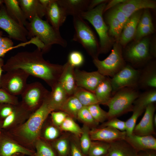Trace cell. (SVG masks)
Masks as SVG:
<instances>
[{"label":"cell","instance_id":"cell-23","mask_svg":"<svg viewBox=\"0 0 156 156\" xmlns=\"http://www.w3.org/2000/svg\"><path fill=\"white\" fill-rule=\"evenodd\" d=\"M67 15L73 16H80L88 10L90 1L87 0H58Z\"/></svg>","mask_w":156,"mask_h":156},{"label":"cell","instance_id":"cell-36","mask_svg":"<svg viewBox=\"0 0 156 156\" xmlns=\"http://www.w3.org/2000/svg\"><path fill=\"white\" fill-rule=\"evenodd\" d=\"M82 129V133L80 136L81 149L83 154L87 155L92 140L90 135V129L88 125H84Z\"/></svg>","mask_w":156,"mask_h":156},{"label":"cell","instance_id":"cell-31","mask_svg":"<svg viewBox=\"0 0 156 156\" xmlns=\"http://www.w3.org/2000/svg\"><path fill=\"white\" fill-rule=\"evenodd\" d=\"M73 95L77 98L83 106L87 107L99 103L94 93L80 87L77 86Z\"/></svg>","mask_w":156,"mask_h":156},{"label":"cell","instance_id":"cell-40","mask_svg":"<svg viewBox=\"0 0 156 156\" xmlns=\"http://www.w3.org/2000/svg\"><path fill=\"white\" fill-rule=\"evenodd\" d=\"M53 146L59 156H67L68 154L70 147L67 139L62 138L57 140L54 143Z\"/></svg>","mask_w":156,"mask_h":156},{"label":"cell","instance_id":"cell-1","mask_svg":"<svg viewBox=\"0 0 156 156\" xmlns=\"http://www.w3.org/2000/svg\"><path fill=\"white\" fill-rule=\"evenodd\" d=\"M41 51H22L9 58L3 67L6 72L20 69L29 75L44 80L51 88L58 82L63 65L53 64L44 59Z\"/></svg>","mask_w":156,"mask_h":156},{"label":"cell","instance_id":"cell-33","mask_svg":"<svg viewBox=\"0 0 156 156\" xmlns=\"http://www.w3.org/2000/svg\"><path fill=\"white\" fill-rule=\"evenodd\" d=\"M109 143L102 141H92L88 155L101 156L108 153Z\"/></svg>","mask_w":156,"mask_h":156},{"label":"cell","instance_id":"cell-19","mask_svg":"<svg viewBox=\"0 0 156 156\" xmlns=\"http://www.w3.org/2000/svg\"><path fill=\"white\" fill-rule=\"evenodd\" d=\"M142 14L141 10L133 14L124 25L119 42L120 45L125 46L134 37L138 25Z\"/></svg>","mask_w":156,"mask_h":156},{"label":"cell","instance_id":"cell-45","mask_svg":"<svg viewBox=\"0 0 156 156\" xmlns=\"http://www.w3.org/2000/svg\"><path fill=\"white\" fill-rule=\"evenodd\" d=\"M52 120L54 123L60 127L66 118L68 116L62 111H53L51 112Z\"/></svg>","mask_w":156,"mask_h":156},{"label":"cell","instance_id":"cell-12","mask_svg":"<svg viewBox=\"0 0 156 156\" xmlns=\"http://www.w3.org/2000/svg\"><path fill=\"white\" fill-rule=\"evenodd\" d=\"M150 42L148 38L136 41L126 50L124 55L126 59L135 65L141 64L148 60L151 57L149 52Z\"/></svg>","mask_w":156,"mask_h":156},{"label":"cell","instance_id":"cell-39","mask_svg":"<svg viewBox=\"0 0 156 156\" xmlns=\"http://www.w3.org/2000/svg\"><path fill=\"white\" fill-rule=\"evenodd\" d=\"M36 148V153L32 156H56L53 149L41 140H38Z\"/></svg>","mask_w":156,"mask_h":156},{"label":"cell","instance_id":"cell-29","mask_svg":"<svg viewBox=\"0 0 156 156\" xmlns=\"http://www.w3.org/2000/svg\"><path fill=\"white\" fill-rule=\"evenodd\" d=\"M156 101V88L148 89L139 94L133 103V108H140L145 110L148 105L154 103Z\"/></svg>","mask_w":156,"mask_h":156},{"label":"cell","instance_id":"cell-51","mask_svg":"<svg viewBox=\"0 0 156 156\" xmlns=\"http://www.w3.org/2000/svg\"><path fill=\"white\" fill-rule=\"evenodd\" d=\"M17 113V107H14L12 112L5 118L3 125V127H6L12 124L15 118Z\"/></svg>","mask_w":156,"mask_h":156},{"label":"cell","instance_id":"cell-6","mask_svg":"<svg viewBox=\"0 0 156 156\" xmlns=\"http://www.w3.org/2000/svg\"><path fill=\"white\" fill-rule=\"evenodd\" d=\"M93 63L97 71L105 77H112L126 65L123 57L121 45L115 43L109 55L103 60L93 59Z\"/></svg>","mask_w":156,"mask_h":156},{"label":"cell","instance_id":"cell-14","mask_svg":"<svg viewBox=\"0 0 156 156\" xmlns=\"http://www.w3.org/2000/svg\"><path fill=\"white\" fill-rule=\"evenodd\" d=\"M92 141H99L110 143L123 140L127 135L125 131H121L114 128L106 127L92 128L90 131Z\"/></svg>","mask_w":156,"mask_h":156},{"label":"cell","instance_id":"cell-11","mask_svg":"<svg viewBox=\"0 0 156 156\" xmlns=\"http://www.w3.org/2000/svg\"><path fill=\"white\" fill-rule=\"evenodd\" d=\"M0 28L6 32L10 38L14 40L22 42L28 41V32L26 27L9 15L3 4L0 8Z\"/></svg>","mask_w":156,"mask_h":156},{"label":"cell","instance_id":"cell-28","mask_svg":"<svg viewBox=\"0 0 156 156\" xmlns=\"http://www.w3.org/2000/svg\"><path fill=\"white\" fill-rule=\"evenodd\" d=\"M110 79L106 77L96 87L94 92L99 103L106 105L112 96Z\"/></svg>","mask_w":156,"mask_h":156},{"label":"cell","instance_id":"cell-2","mask_svg":"<svg viewBox=\"0 0 156 156\" xmlns=\"http://www.w3.org/2000/svg\"><path fill=\"white\" fill-rule=\"evenodd\" d=\"M25 27L28 32V38L37 37L44 44V47L42 52L43 54L47 52L54 44L64 47L67 46V42L62 36L60 30L38 16L28 21Z\"/></svg>","mask_w":156,"mask_h":156},{"label":"cell","instance_id":"cell-55","mask_svg":"<svg viewBox=\"0 0 156 156\" xmlns=\"http://www.w3.org/2000/svg\"><path fill=\"white\" fill-rule=\"evenodd\" d=\"M156 40L154 39L149 44V52L151 56L154 57H156Z\"/></svg>","mask_w":156,"mask_h":156},{"label":"cell","instance_id":"cell-26","mask_svg":"<svg viewBox=\"0 0 156 156\" xmlns=\"http://www.w3.org/2000/svg\"><path fill=\"white\" fill-rule=\"evenodd\" d=\"M4 3L9 15L21 25L25 27L28 21L20 7L18 0H4Z\"/></svg>","mask_w":156,"mask_h":156},{"label":"cell","instance_id":"cell-52","mask_svg":"<svg viewBox=\"0 0 156 156\" xmlns=\"http://www.w3.org/2000/svg\"><path fill=\"white\" fill-rule=\"evenodd\" d=\"M70 148L71 156H83L81 150L74 142L71 143Z\"/></svg>","mask_w":156,"mask_h":156},{"label":"cell","instance_id":"cell-47","mask_svg":"<svg viewBox=\"0 0 156 156\" xmlns=\"http://www.w3.org/2000/svg\"><path fill=\"white\" fill-rule=\"evenodd\" d=\"M0 116L6 118L10 115L13 111L14 105L8 103H0Z\"/></svg>","mask_w":156,"mask_h":156},{"label":"cell","instance_id":"cell-38","mask_svg":"<svg viewBox=\"0 0 156 156\" xmlns=\"http://www.w3.org/2000/svg\"><path fill=\"white\" fill-rule=\"evenodd\" d=\"M77 118L88 126L96 127L99 124L94 119L87 107L83 106L79 112Z\"/></svg>","mask_w":156,"mask_h":156},{"label":"cell","instance_id":"cell-4","mask_svg":"<svg viewBox=\"0 0 156 156\" xmlns=\"http://www.w3.org/2000/svg\"><path fill=\"white\" fill-rule=\"evenodd\" d=\"M106 3H102L93 9L81 13L80 16L89 22L94 27L100 40V53H107L112 44L108 34V28L104 21L103 14Z\"/></svg>","mask_w":156,"mask_h":156},{"label":"cell","instance_id":"cell-21","mask_svg":"<svg viewBox=\"0 0 156 156\" xmlns=\"http://www.w3.org/2000/svg\"><path fill=\"white\" fill-rule=\"evenodd\" d=\"M75 68L67 62L63 65V70L58 81L69 96L73 95L77 87Z\"/></svg>","mask_w":156,"mask_h":156},{"label":"cell","instance_id":"cell-16","mask_svg":"<svg viewBox=\"0 0 156 156\" xmlns=\"http://www.w3.org/2000/svg\"><path fill=\"white\" fill-rule=\"evenodd\" d=\"M155 109L154 103L151 104L146 107L142 119L134 128L133 134L141 136L155 134L153 123Z\"/></svg>","mask_w":156,"mask_h":156},{"label":"cell","instance_id":"cell-44","mask_svg":"<svg viewBox=\"0 0 156 156\" xmlns=\"http://www.w3.org/2000/svg\"><path fill=\"white\" fill-rule=\"evenodd\" d=\"M0 103H5L13 105L18 104V99L1 88H0Z\"/></svg>","mask_w":156,"mask_h":156},{"label":"cell","instance_id":"cell-54","mask_svg":"<svg viewBox=\"0 0 156 156\" xmlns=\"http://www.w3.org/2000/svg\"><path fill=\"white\" fill-rule=\"evenodd\" d=\"M106 0H93L90 1L89 5L88 10H92L99 5L107 1Z\"/></svg>","mask_w":156,"mask_h":156},{"label":"cell","instance_id":"cell-25","mask_svg":"<svg viewBox=\"0 0 156 156\" xmlns=\"http://www.w3.org/2000/svg\"><path fill=\"white\" fill-rule=\"evenodd\" d=\"M109 156H137L138 153L124 139L109 143Z\"/></svg>","mask_w":156,"mask_h":156},{"label":"cell","instance_id":"cell-9","mask_svg":"<svg viewBox=\"0 0 156 156\" xmlns=\"http://www.w3.org/2000/svg\"><path fill=\"white\" fill-rule=\"evenodd\" d=\"M50 92L39 82L27 84L21 94L23 103L22 105L25 109H37L42 104Z\"/></svg>","mask_w":156,"mask_h":156},{"label":"cell","instance_id":"cell-30","mask_svg":"<svg viewBox=\"0 0 156 156\" xmlns=\"http://www.w3.org/2000/svg\"><path fill=\"white\" fill-rule=\"evenodd\" d=\"M83 107L77 98L72 95L68 97L60 110L65 112L73 118H77L79 112Z\"/></svg>","mask_w":156,"mask_h":156},{"label":"cell","instance_id":"cell-22","mask_svg":"<svg viewBox=\"0 0 156 156\" xmlns=\"http://www.w3.org/2000/svg\"><path fill=\"white\" fill-rule=\"evenodd\" d=\"M138 86L146 89L156 88V66L155 63L147 65L140 71Z\"/></svg>","mask_w":156,"mask_h":156},{"label":"cell","instance_id":"cell-61","mask_svg":"<svg viewBox=\"0 0 156 156\" xmlns=\"http://www.w3.org/2000/svg\"><path fill=\"white\" fill-rule=\"evenodd\" d=\"M22 154H21V153H19L15 155L14 156H21Z\"/></svg>","mask_w":156,"mask_h":156},{"label":"cell","instance_id":"cell-20","mask_svg":"<svg viewBox=\"0 0 156 156\" xmlns=\"http://www.w3.org/2000/svg\"><path fill=\"white\" fill-rule=\"evenodd\" d=\"M18 0L20 7L29 21L36 16L42 18L45 16L46 9L39 0Z\"/></svg>","mask_w":156,"mask_h":156},{"label":"cell","instance_id":"cell-37","mask_svg":"<svg viewBox=\"0 0 156 156\" xmlns=\"http://www.w3.org/2000/svg\"><path fill=\"white\" fill-rule=\"evenodd\" d=\"M145 110L140 108H133L131 116L125 122L127 136L133 134V132L138 118Z\"/></svg>","mask_w":156,"mask_h":156},{"label":"cell","instance_id":"cell-42","mask_svg":"<svg viewBox=\"0 0 156 156\" xmlns=\"http://www.w3.org/2000/svg\"><path fill=\"white\" fill-rule=\"evenodd\" d=\"M108 127L116 129L121 131H125V122L117 118L108 120L103 122L101 127Z\"/></svg>","mask_w":156,"mask_h":156},{"label":"cell","instance_id":"cell-59","mask_svg":"<svg viewBox=\"0 0 156 156\" xmlns=\"http://www.w3.org/2000/svg\"><path fill=\"white\" fill-rule=\"evenodd\" d=\"M153 123L154 125L156 127V115L154 114L153 118Z\"/></svg>","mask_w":156,"mask_h":156},{"label":"cell","instance_id":"cell-50","mask_svg":"<svg viewBox=\"0 0 156 156\" xmlns=\"http://www.w3.org/2000/svg\"><path fill=\"white\" fill-rule=\"evenodd\" d=\"M14 46L13 42L10 39L2 36L0 37V49H7Z\"/></svg>","mask_w":156,"mask_h":156},{"label":"cell","instance_id":"cell-41","mask_svg":"<svg viewBox=\"0 0 156 156\" xmlns=\"http://www.w3.org/2000/svg\"><path fill=\"white\" fill-rule=\"evenodd\" d=\"M84 61V59L83 55L79 51H73L68 55L67 62L75 68L81 66Z\"/></svg>","mask_w":156,"mask_h":156},{"label":"cell","instance_id":"cell-49","mask_svg":"<svg viewBox=\"0 0 156 156\" xmlns=\"http://www.w3.org/2000/svg\"><path fill=\"white\" fill-rule=\"evenodd\" d=\"M111 11L123 27L128 19L124 14L115 7Z\"/></svg>","mask_w":156,"mask_h":156},{"label":"cell","instance_id":"cell-57","mask_svg":"<svg viewBox=\"0 0 156 156\" xmlns=\"http://www.w3.org/2000/svg\"><path fill=\"white\" fill-rule=\"evenodd\" d=\"M23 45L22 43H20L12 47L7 49H0V58H2L4 56L5 54L8 51L12 49L17 48L19 47H22Z\"/></svg>","mask_w":156,"mask_h":156},{"label":"cell","instance_id":"cell-8","mask_svg":"<svg viewBox=\"0 0 156 156\" xmlns=\"http://www.w3.org/2000/svg\"><path fill=\"white\" fill-rule=\"evenodd\" d=\"M29 76L20 69L7 72L1 77V88L14 96L21 95L27 84V81Z\"/></svg>","mask_w":156,"mask_h":156},{"label":"cell","instance_id":"cell-7","mask_svg":"<svg viewBox=\"0 0 156 156\" xmlns=\"http://www.w3.org/2000/svg\"><path fill=\"white\" fill-rule=\"evenodd\" d=\"M49 94L21 129L22 135L28 140H32L37 137L43 122L52 112L49 103Z\"/></svg>","mask_w":156,"mask_h":156},{"label":"cell","instance_id":"cell-15","mask_svg":"<svg viewBox=\"0 0 156 156\" xmlns=\"http://www.w3.org/2000/svg\"><path fill=\"white\" fill-rule=\"evenodd\" d=\"M47 21L55 29L59 30L67 15L58 0H51L45 9Z\"/></svg>","mask_w":156,"mask_h":156},{"label":"cell","instance_id":"cell-32","mask_svg":"<svg viewBox=\"0 0 156 156\" xmlns=\"http://www.w3.org/2000/svg\"><path fill=\"white\" fill-rule=\"evenodd\" d=\"M106 18L109 26V34L119 42L123 26L111 11L107 14Z\"/></svg>","mask_w":156,"mask_h":156},{"label":"cell","instance_id":"cell-46","mask_svg":"<svg viewBox=\"0 0 156 156\" xmlns=\"http://www.w3.org/2000/svg\"><path fill=\"white\" fill-rule=\"evenodd\" d=\"M153 25L151 15L148 9H146L142 14L137 27Z\"/></svg>","mask_w":156,"mask_h":156},{"label":"cell","instance_id":"cell-18","mask_svg":"<svg viewBox=\"0 0 156 156\" xmlns=\"http://www.w3.org/2000/svg\"><path fill=\"white\" fill-rule=\"evenodd\" d=\"M124 140L137 152L147 150H156V139L153 135L141 136L132 134Z\"/></svg>","mask_w":156,"mask_h":156},{"label":"cell","instance_id":"cell-27","mask_svg":"<svg viewBox=\"0 0 156 156\" xmlns=\"http://www.w3.org/2000/svg\"><path fill=\"white\" fill-rule=\"evenodd\" d=\"M19 153L32 156L35 153L9 140H5L0 144V156H14Z\"/></svg>","mask_w":156,"mask_h":156},{"label":"cell","instance_id":"cell-53","mask_svg":"<svg viewBox=\"0 0 156 156\" xmlns=\"http://www.w3.org/2000/svg\"><path fill=\"white\" fill-rule=\"evenodd\" d=\"M126 1V0H113L111 1L108 4L106 5L104 12L112 8L115 7L121 3L124 2Z\"/></svg>","mask_w":156,"mask_h":156},{"label":"cell","instance_id":"cell-48","mask_svg":"<svg viewBox=\"0 0 156 156\" xmlns=\"http://www.w3.org/2000/svg\"><path fill=\"white\" fill-rule=\"evenodd\" d=\"M59 132L58 130L55 127L50 126L47 127L44 132V136L48 140H53L57 138L59 136Z\"/></svg>","mask_w":156,"mask_h":156},{"label":"cell","instance_id":"cell-34","mask_svg":"<svg viewBox=\"0 0 156 156\" xmlns=\"http://www.w3.org/2000/svg\"><path fill=\"white\" fill-rule=\"evenodd\" d=\"M59 127L62 130L70 132L78 137H80L82 132V128L69 116Z\"/></svg>","mask_w":156,"mask_h":156},{"label":"cell","instance_id":"cell-24","mask_svg":"<svg viewBox=\"0 0 156 156\" xmlns=\"http://www.w3.org/2000/svg\"><path fill=\"white\" fill-rule=\"evenodd\" d=\"M49 96L50 106L53 111L60 110L67 98L69 96L65 90L58 82L51 88Z\"/></svg>","mask_w":156,"mask_h":156},{"label":"cell","instance_id":"cell-10","mask_svg":"<svg viewBox=\"0 0 156 156\" xmlns=\"http://www.w3.org/2000/svg\"><path fill=\"white\" fill-rule=\"evenodd\" d=\"M140 71L126 65L110 79L112 88V96L118 90L126 87L138 86Z\"/></svg>","mask_w":156,"mask_h":156},{"label":"cell","instance_id":"cell-43","mask_svg":"<svg viewBox=\"0 0 156 156\" xmlns=\"http://www.w3.org/2000/svg\"><path fill=\"white\" fill-rule=\"evenodd\" d=\"M154 30L153 25L137 28L134 36L135 41H138L141 40L143 37L153 33Z\"/></svg>","mask_w":156,"mask_h":156},{"label":"cell","instance_id":"cell-60","mask_svg":"<svg viewBox=\"0 0 156 156\" xmlns=\"http://www.w3.org/2000/svg\"><path fill=\"white\" fill-rule=\"evenodd\" d=\"M4 3V0H0V8Z\"/></svg>","mask_w":156,"mask_h":156},{"label":"cell","instance_id":"cell-13","mask_svg":"<svg viewBox=\"0 0 156 156\" xmlns=\"http://www.w3.org/2000/svg\"><path fill=\"white\" fill-rule=\"evenodd\" d=\"M74 75L77 86L94 94L97 86L106 77L102 75L97 70L87 72L77 68H75Z\"/></svg>","mask_w":156,"mask_h":156},{"label":"cell","instance_id":"cell-17","mask_svg":"<svg viewBox=\"0 0 156 156\" xmlns=\"http://www.w3.org/2000/svg\"><path fill=\"white\" fill-rule=\"evenodd\" d=\"M115 7L122 12L128 19L134 13L142 9H155L156 3L155 1L149 0H126Z\"/></svg>","mask_w":156,"mask_h":156},{"label":"cell","instance_id":"cell-62","mask_svg":"<svg viewBox=\"0 0 156 156\" xmlns=\"http://www.w3.org/2000/svg\"><path fill=\"white\" fill-rule=\"evenodd\" d=\"M3 32L0 31V37L2 36L3 35Z\"/></svg>","mask_w":156,"mask_h":156},{"label":"cell","instance_id":"cell-5","mask_svg":"<svg viewBox=\"0 0 156 156\" xmlns=\"http://www.w3.org/2000/svg\"><path fill=\"white\" fill-rule=\"evenodd\" d=\"M73 22L75 33L73 40L80 43L93 59L98 58L100 47L92 30L80 16H73Z\"/></svg>","mask_w":156,"mask_h":156},{"label":"cell","instance_id":"cell-3","mask_svg":"<svg viewBox=\"0 0 156 156\" xmlns=\"http://www.w3.org/2000/svg\"><path fill=\"white\" fill-rule=\"evenodd\" d=\"M140 94L136 88L126 87L117 91L107 104L108 119L132 111L133 103Z\"/></svg>","mask_w":156,"mask_h":156},{"label":"cell","instance_id":"cell-58","mask_svg":"<svg viewBox=\"0 0 156 156\" xmlns=\"http://www.w3.org/2000/svg\"><path fill=\"white\" fill-rule=\"evenodd\" d=\"M4 60L2 58H0V88H1L0 80L2 76V72L3 71V67L4 65Z\"/></svg>","mask_w":156,"mask_h":156},{"label":"cell","instance_id":"cell-63","mask_svg":"<svg viewBox=\"0 0 156 156\" xmlns=\"http://www.w3.org/2000/svg\"><path fill=\"white\" fill-rule=\"evenodd\" d=\"M86 156H88V155H86ZM109 156V155H108V153L105 155H103V156Z\"/></svg>","mask_w":156,"mask_h":156},{"label":"cell","instance_id":"cell-35","mask_svg":"<svg viewBox=\"0 0 156 156\" xmlns=\"http://www.w3.org/2000/svg\"><path fill=\"white\" fill-rule=\"evenodd\" d=\"M94 120L97 123L103 122L108 119V113L102 109L99 103L87 107Z\"/></svg>","mask_w":156,"mask_h":156},{"label":"cell","instance_id":"cell-56","mask_svg":"<svg viewBox=\"0 0 156 156\" xmlns=\"http://www.w3.org/2000/svg\"><path fill=\"white\" fill-rule=\"evenodd\" d=\"M155 151L147 150L140 151L138 153L137 156H156Z\"/></svg>","mask_w":156,"mask_h":156}]
</instances>
